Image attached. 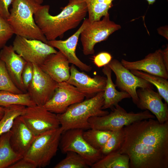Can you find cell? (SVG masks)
I'll use <instances>...</instances> for the list:
<instances>
[{
    "label": "cell",
    "mask_w": 168,
    "mask_h": 168,
    "mask_svg": "<svg viewBox=\"0 0 168 168\" xmlns=\"http://www.w3.org/2000/svg\"><path fill=\"white\" fill-rule=\"evenodd\" d=\"M26 125L36 135L60 127L57 114L43 106L26 107L21 115Z\"/></svg>",
    "instance_id": "30bf717a"
},
{
    "label": "cell",
    "mask_w": 168,
    "mask_h": 168,
    "mask_svg": "<svg viewBox=\"0 0 168 168\" xmlns=\"http://www.w3.org/2000/svg\"><path fill=\"white\" fill-rule=\"evenodd\" d=\"M102 72L106 77V83L103 93L102 110L112 109L123 99L131 98L130 95L127 92L119 91L116 89V86L112 79V71L107 65L104 66Z\"/></svg>",
    "instance_id": "44dd1931"
},
{
    "label": "cell",
    "mask_w": 168,
    "mask_h": 168,
    "mask_svg": "<svg viewBox=\"0 0 168 168\" xmlns=\"http://www.w3.org/2000/svg\"><path fill=\"white\" fill-rule=\"evenodd\" d=\"M120 153L129 159V168H168V121H138L123 127Z\"/></svg>",
    "instance_id": "6da1fadb"
},
{
    "label": "cell",
    "mask_w": 168,
    "mask_h": 168,
    "mask_svg": "<svg viewBox=\"0 0 168 168\" xmlns=\"http://www.w3.org/2000/svg\"><path fill=\"white\" fill-rule=\"evenodd\" d=\"M63 132L60 126L36 136L23 157L37 168L48 166L56 154Z\"/></svg>",
    "instance_id": "5b68a950"
},
{
    "label": "cell",
    "mask_w": 168,
    "mask_h": 168,
    "mask_svg": "<svg viewBox=\"0 0 168 168\" xmlns=\"http://www.w3.org/2000/svg\"><path fill=\"white\" fill-rule=\"evenodd\" d=\"M36 3L41 5L43 2V0H30Z\"/></svg>",
    "instance_id": "f35d334b"
},
{
    "label": "cell",
    "mask_w": 168,
    "mask_h": 168,
    "mask_svg": "<svg viewBox=\"0 0 168 168\" xmlns=\"http://www.w3.org/2000/svg\"><path fill=\"white\" fill-rule=\"evenodd\" d=\"M137 92L138 101L136 105L138 108L150 111L161 123L168 121V104L163 102L158 92L150 88H140Z\"/></svg>",
    "instance_id": "2e32d148"
},
{
    "label": "cell",
    "mask_w": 168,
    "mask_h": 168,
    "mask_svg": "<svg viewBox=\"0 0 168 168\" xmlns=\"http://www.w3.org/2000/svg\"><path fill=\"white\" fill-rule=\"evenodd\" d=\"M33 63L27 62L23 69L21 79L23 86L26 91L33 76Z\"/></svg>",
    "instance_id": "d6a6232c"
},
{
    "label": "cell",
    "mask_w": 168,
    "mask_h": 168,
    "mask_svg": "<svg viewBox=\"0 0 168 168\" xmlns=\"http://www.w3.org/2000/svg\"><path fill=\"white\" fill-rule=\"evenodd\" d=\"M83 130L79 128L69 129L62 133L59 144L61 152H75L81 156L90 166L104 156L100 150L92 147L83 137Z\"/></svg>",
    "instance_id": "ba28073f"
},
{
    "label": "cell",
    "mask_w": 168,
    "mask_h": 168,
    "mask_svg": "<svg viewBox=\"0 0 168 168\" xmlns=\"http://www.w3.org/2000/svg\"><path fill=\"white\" fill-rule=\"evenodd\" d=\"M85 96L66 82L58 83L50 99L43 106L56 114L64 112L69 106L84 100Z\"/></svg>",
    "instance_id": "7c38bea8"
},
{
    "label": "cell",
    "mask_w": 168,
    "mask_h": 168,
    "mask_svg": "<svg viewBox=\"0 0 168 168\" xmlns=\"http://www.w3.org/2000/svg\"><path fill=\"white\" fill-rule=\"evenodd\" d=\"M0 91L14 93H23L14 84L12 80L4 62L0 58Z\"/></svg>",
    "instance_id": "4dcf8cb0"
},
{
    "label": "cell",
    "mask_w": 168,
    "mask_h": 168,
    "mask_svg": "<svg viewBox=\"0 0 168 168\" xmlns=\"http://www.w3.org/2000/svg\"><path fill=\"white\" fill-rule=\"evenodd\" d=\"M84 26L83 21L77 30L67 39L64 40H48L47 44L58 49L67 58L69 63L74 65L82 71L88 72L91 70L92 67L81 61L77 57L75 52L79 37Z\"/></svg>",
    "instance_id": "d6986e66"
},
{
    "label": "cell",
    "mask_w": 168,
    "mask_h": 168,
    "mask_svg": "<svg viewBox=\"0 0 168 168\" xmlns=\"http://www.w3.org/2000/svg\"><path fill=\"white\" fill-rule=\"evenodd\" d=\"M86 4L88 20L91 21L100 20L109 13L114 0H80Z\"/></svg>",
    "instance_id": "cb8c5ba5"
},
{
    "label": "cell",
    "mask_w": 168,
    "mask_h": 168,
    "mask_svg": "<svg viewBox=\"0 0 168 168\" xmlns=\"http://www.w3.org/2000/svg\"><path fill=\"white\" fill-rule=\"evenodd\" d=\"M16 105L26 107L36 105L27 92L16 94L0 91V106L4 107Z\"/></svg>",
    "instance_id": "d4e9b609"
},
{
    "label": "cell",
    "mask_w": 168,
    "mask_h": 168,
    "mask_svg": "<svg viewBox=\"0 0 168 168\" xmlns=\"http://www.w3.org/2000/svg\"><path fill=\"white\" fill-rule=\"evenodd\" d=\"M148 2V3L149 5L152 4L154 3L156 0H146Z\"/></svg>",
    "instance_id": "60d3db41"
},
{
    "label": "cell",
    "mask_w": 168,
    "mask_h": 168,
    "mask_svg": "<svg viewBox=\"0 0 168 168\" xmlns=\"http://www.w3.org/2000/svg\"><path fill=\"white\" fill-rule=\"evenodd\" d=\"M70 77L66 82L76 87L87 99L104 91L106 77L100 75L91 77L85 73L79 71L72 64L70 67Z\"/></svg>",
    "instance_id": "5bb4252c"
},
{
    "label": "cell",
    "mask_w": 168,
    "mask_h": 168,
    "mask_svg": "<svg viewBox=\"0 0 168 168\" xmlns=\"http://www.w3.org/2000/svg\"><path fill=\"white\" fill-rule=\"evenodd\" d=\"M10 131V143L12 148L23 157L36 136L28 128L21 115L15 119Z\"/></svg>",
    "instance_id": "e0dca14e"
},
{
    "label": "cell",
    "mask_w": 168,
    "mask_h": 168,
    "mask_svg": "<svg viewBox=\"0 0 168 168\" xmlns=\"http://www.w3.org/2000/svg\"><path fill=\"white\" fill-rule=\"evenodd\" d=\"M103 93L104 91L100 92L91 98L73 104L64 112L57 114L63 132L75 128L89 129V118L108 114V111L102 109Z\"/></svg>",
    "instance_id": "3957f363"
},
{
    "label": "cell",
    "mask_w": 168,
    "mask_h": 168,
    "mask_svg": "<svg viewBox=\"0 0 168 168\" xmlns=\"http://www.w3.org/2000/svg\"><path fill=\"white\" fill-rule=\"evenodd\" d=\"M49 5H40L34 16L48 41L62 37L65 32L76 28L88 12L86 3L80 0H69L67 5L56 16L49 13Z\"/></svg>",
    "instance_id": "7a4b0ae2"
},
{
    "label": "cell",
    "mask_w": 168,
    "mask_h": 168,
    "mask_svg": "<svg viewBox=\"0 0 168 168\" xmlns=\"http://www.w3.org/2000/svg\"><path fill=\"white\" fill-rule=\"evenodd\" d=\"M4 113V108L0 106V115H3Z\"/></svg>",
    "instance_id": "ab89813d"
},
{
    "label": "cell",
    "mask_w": 168,
    "mask_h": 168,
    "mask_svg": "<svg viewBox=\"0 0 168 168\" xmlns=\"http://www.w3.org/2000/svg\"><path fill=\"white\" fill-rule=\"evenodd\" d=\"M33 64V77L27 92L36 105L43 106L52 96L58 83L39 66Z\"/></svg>",
    "instance_id": "4fadbf2b"
},
{
    "label": "cell",
    "mask_w": 168,
    "mask_h": 168,
    "mask_svg": "<svg viewBox=\"0 0 168 168\" xmlns=\"http://www.w3.org/2000/svg\"><path fill=\"white\" fill-rule=\"evenodd\" d=\"M65 158L59 162L54 168H87L89 166L81 156L72 151L66 153Z\"/></svg>",
    "instance_id": "f1b7e54d"
},
{
    "label": "cell",
    "mask_w": 168,
    "mask_h": 168,
    "mask_svg": "<svg viewBox=\"0 0 168 168\" xmlns=\"http://www.w3.org/2000/svg\"><path fill=\"white\" fill-rule=\"evenodd\" d=\"M129 162L127 155L122 154L117 150L104 156L91 167L92 168H129Z\"/></svg>",
    "instance_id": "603a6c76"
},
{
    "label": "cell",
    "mask_w": 168,
    "mask_h": 168,
    "mask_svg": "<svg viewBox=\"0 0 168 168\" xmlns=\"http://www.w3.org/2000/svg\"><path fill=\"white\" fill-rule=\"evenodd\" d=\"M36 166L32 163L23 157L8 168H36Z\"/></svg>",
    "instance_id": "d590c367"
},
{
    "label": "cell",
    "mask_w": 168,
    "mask_h": 168,
    "mask_svg": "<svg viewBox=\"0 0 168 168\" xmlns=\"http://www.w3.org/2000/svg\"><path fill=\"white\" fill-rule=\"evenodd\" d=\"M159 34L168 39V28L167 26L161 27L158 29Z\"/></svg>",
    "instance_id": "8d00e7d4"
},
{
    "label": "cell",
    "mask_w": 168,
    "mask_h": 168,
    "mask_svg": "<svg viewBox=\"0 0 168 168\" xmlns=\"http://www.w3.org/2000/svg\"><path fill=\"white\" fill-rule=\"evenodd\" d=\"M83 21L85 26L80 36L83 52L86 55L94 54L96 44L106 40L121 28L119 25L110 20L109 13L102 20L91 21L86 18Z\"/></svg>",
    "instance_id": "52a82bcc"
},
{
    "label": "cell",
    "mask_w": 168,
    "mask_h": 168,
    "mask_svg": "<svg viewBox=\"0 0 168 168\" xmlns=\"http://www.w3.org/2000/svg\"><path fill=\"white\" fill-rule=\"evenodd\" d=\"M67 58L60 51L49 55L39 66L58 83L66 82L70 75V67Z\"/></svg>",
    "instance_id": "ffe728a7"
},
{
    "label": "cell",
    "mask_w": 168,
    "mask_h": 168,
    "mask_svg": "<svg viewBox=\"0 0 168 168\" xmlns=\"http://www.w3.org/2000/svg\"><path fill=\"white\" fill-rule=\"evenodd\" d=\"M107 65L116 76V86L121 91L128 93L136 105L138 101L137 92L138 88H153L152 85L133 74L118 60L112 59Z\"/></svg>",
    "instance_id": "8fae6325"
},
{
    "label": "cell",
    "mask_w": 168,
    "mask_h": 168,
    "mask_svg": "<svg viewBox=\"0 0 168 168\" xmlns=\"http://www.w3.org/2000/svg\"><path fill=\"white\" fill-rule=\"evenodd\" d=\"M0 58L4 62L14 84L23 93L27 92L22 81L21 74L27 62L14 50L12 45L4 46L0 51Z\"/></svg>",
    "instance_id": "ac0fdd59"
},
{
    "label": "cell",
    "mask_w": 168,
    "mask_h": 168,
    "mask_svg": "<svg viewBox=\"0 0 168 168\" xmlns=\"http://www.w3.org/2000/svg\"><path fill=\"white\" fill-rule=\"evenodd\" d=\"M112 59L111 55L107 52H100L94 57V64L98 67L100 68L107 65Z\"/></svg>",
    "instance_id": "836d02e7"
},
{
    "label": "cell",
    "mask_w": 168,
    "mask_h": 168,
    "mask_svg": "<svg viewBox=\"0 0 168 168\" xmlns=\"http://www.w3.org/2000/svg\"><path fill=\"white\" fill-rule=\"evenodd\" d=\"M14 0H0V15L4 19L7 20L10 13L9 8Z\"/></svg>",
    "instance_id": "e575fe53"
},
{
    "label": "cell",
    "mask_w": 168,
    "mask_h": 168,
    "mask_svg": "<svg viewBox=\"0 0 168 168\" xmlns=\"http://www.w3.org/2000/svg\"><path fill=\"white\" fill-rule=\"evenodd\" d=\"M14 33L7 20L0 15V49L6 45Z\"/></svg>",
    "instance_id": "1f68e13d"
},
{
    "label": "cell",
    "mask_w": 168,
    "mask_h": 168,
    "mask_svg": "<svg viewBox=\"0 0 168 168\" xmlns=\"http://www.w3.org/2000/svg\"><path fill=\"white\" fill-rule=\"evenodd\" d=\"M123 128L120 130L112 131L107 141L100 150L104 156L117 151L120 147L124 138Z\"/></svg>",
    "instance_id": "f546056e"
},
{
    "label": "cell",
    "mask_w": 168,
    "mask_h": 168,
    "mask_svg": "<svg viewBox=\"0 0 168 168\" xmlns=\"http://www.w3.org/2000/svg\"><path fill=\"white\" fill-rule=\"evenodd\" d=\"M7 20L14 34L47 44L48 40L36 24L34 14L40 4L30 0H14Z\"/></svg>",
    "instance_id": "277c9868"
},
{
    "label": "cell",
    "mask_w": 168,
    "mask_h": 168,
    "mask_svg": "<svg viewBox=\"0 0 168 168\" xmlns=\"http://www.w3.org/2000/svg\"><path fill=\"white\" fill-rule=\"evenodd\" d=\"M121 63L129 70L141 71L168 79V68L165 63L162 50L161 49L148 54L141 60L131 62L122 59Z\"/></svg>",
    "instance_id": "9a60e30c"
},
{
    "label": "cell",
    "mask_w": 168,
    "mask_h": 168,
    "mask_svg": "<svg viewBox=\"0 0 168 168\" xmlns=\"http://www.w3.org/2000/svg\"><path fill=\"white\" fill-rule=\"evenodd\" d=\"M13 47L27 62L40 66L50 54L57 52L55 48L41 40L16 35Z\"/></svg>",
    "instance_id": "9c48e42d"
},
{
    "label": "cell",
    "mask_w": 168,
    "mask_h": 168,
    "mask_svg": "<svg viewBox=\"0 0 168 168\" xmlns=\"http://www.w3.org/2000/svg\"><path fill=\"white\" fill-rule=\"evenodd\" d=\"M135 75L142 78L156 87L158 92L168 104V81L167 79L142 71L130 70Z\"/></svg>",
    "instance_id": "484cf974"
},
{
    "label": "cell",
    "mask_w": 168,
    "mask_h": 168,
    "mask_svg": "<svg viewBox=\"0 0 168 168\" xmlns=\"http://www.w3.org/2000/svg\"><path fill=\"white\" fill-rule=\"evenodd\" d=\"M2 116H3V115H0V119L2 118Z\"/></svg>",
    "instance_id": "b9f144b4"
},
{
    "label": "cell",
    "mask_w": 168,
    "mask_h": 168,
    "mask_svg": "<svg viewBox=\"0 0 168 168\" xmlns=\"http://www.w3.org/2000/svg\"><path fill=\"white\" fill-rule=\"evenodd\" d=\"M10 131L0 136V168H8L23 157L12 148L10 143Z\"/></svg>",
    "instance_id": "7402d4cb"
},
{
    "label": "cell",
    "mask_w": 168,
    "mask_h": 168,
    "mask_svg": "<svg viewBox=\"0 0 168 168\" xmlns=\"http://www.w3.org/2000/svg\"><path fill=\"white\" fill-rule=\"evenodd\" d=\"M87 130L83 131L84 138L92 147L100 150L107 141L112 132L91 128Z\"/></svg>",
    "instance_id": "83f0119b"
},
{
    "label": "cell",
    "mask_w": 168,
    "mask_h": 168,
    "mask_svg": "<svg viewBox=\"0 0 168 168\" xmlns=\"http://www.w3.org/2000/svg\"><path fill=\"white\" fill-rule=\"evenodd\" d=\"M112 109L105 115L89 118L88 122L90 128L113 131L121 129L125 126L137 121L155 118L148 110L136 113L127 112L119 104Z\"/></svg>",
    "instance_id": "8992f818"
},
{
    "label": "cell",
    "mask_w": 168,
    "mask_h": 168,
    "mask_svg": "<svg viewBox=\"0 0 168 168\" xmlns=\"http://www.w3.org/2000/svg\"><path fill=\"white\" fill-rule=\"evenodd\" d=\"M26 107L16 105L4 107V114L0 119V136L10 131L15 119L22 114Z\"/></svg>",
    "instance_id": "4316f807"
},
{
    "label": "cell",
    "mask_w": 168,
    "mask_h": 168,
    "mask_svg": "<svg viewBox=\"0 0 168 168\" xmlns=\"http://www.w3.org/2000/svg\"><path fill=\"white\" fill-rule=\"evenodd\" d=\"M163 56L165 65L168 68V48L167 46L164 50H162Z\"/></svg>",
    "instance_id": "74e56055"
}]
</instances>
